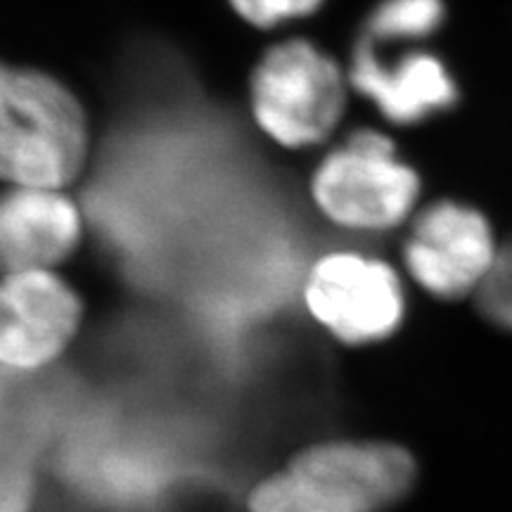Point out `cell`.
I'll list each match as a JSON object with an SVG mask.
<instances>
[{
    "mask_svg": "<svg viewBox=\"0 0 512 512\" xmlns=\"http://www.w3.org/2000/svg\"><path fill=\"white\" fill-rule=\"evenodd\" d=\"M351 512H384L408 496L415 460L384 441H323L287 465Z\"/></svg>",
    "mask_w": 512,
    "mask_h": 512,
    "instance_id": "ba28073f",
    "label": "cell"
},
{
    "mask_svg": "<svg viewBox=\"0 0 512 512\" xmlns=\"http://www.w3.org/2000/svg\"><path fill=\"white\" fill-rule=\"evenodd\" d=\"M311 316L347 344L387 339L403 318V290L394 268L356 252L320 256L306 275Z\"/></svg>",
    "mask_w": 512,
    "mask_h": 512,
    "instance_id": "277c9868",
    "label": "cell"
},
{
    "mask_svg": "<svg viewBox=\"0 0 512 512\" xmlns=\"http://www.w3.org/2000/svg\"><path fill=\"white\" fill-rule=\"evenodd\" d=\"M323 3L325 0H228L230 10L259 31H271L292 19L309 17Z\"/></svg>",
    "mask_w": 512,
    "mask_h": 512,
    "instance_id": "4fadbf2b",
    "label": "cell"
},
{
    "mask_svg": "<svg viewBox=\"0 0 512 512\" xmlns=\"http://www.w3.org/2000/svg\"><path fill=\"white\" fill-rule=\"evenodd\" d=\"M420 178L399 157L394 140L361 128L320 159L311 176V200L339 228H396L418 202Z\"/></svg>",
    "mask_w": 512,
    "mask_h": 512,
    "instance_id": "3957f363",
    "label": "cell"
},
{
    "mask_svg": "<svg viewBox=\"0 0 512 512\" xmlns=\"http://www.w3.org/2000/svg\"><path fill=\"white\" fill-rule=\"evenodd\" d=\"M349 86L394 124H418L453 107L458 88L444 62L413 43H373L356 38Z\"/></svg>",
    "mask_w": 512,
    "mask_h": 512,
    "instance_id": "52a82bcc",
    "label": "cell"
},
{
    "mask_svg": "<svg viewBox=\"0 0 512 512\" xmlns=\"http://www.w3.org/2000/svg\"><path fill=\"white\" fill-rule=\"evenodd\" d=\"M475 294L482 316L498 328L512 332V240L498 247L494 264Z\"/></svg>",
    "mask_w": 512,
    "mask_h": 512,
    "instance_id": "7c38bea8",
    "label": "cell"
},
{
    "mask_svg": "<svg viewBox=\"0 0 512 512\" xmlns=\"http://www.w3.org/2000/svg\"><path fill=\"white\" fill-rule=\"evenodd\" d=\"M91 155V121L57 76L0 62V183L67 190Z\"/></svg>",
    "mask_w": 512,
    "mask_h": 512,
    "instance_id": "6da1fadb",
    "label": "cell"
},
{
    "mask_svg": "<svg viewBox=\"0 0 512 512\" xmlns=\"http://www.w3.org/2000/svg\"><path fill=\"white\" fill-rule=\"evenodd\" d=\"M81 320L76 292L53 271L0 275V363L36 370L69 347Z\"/></svg>",
    "mask_w": 512,
    "mask_h": 512,
    "instance_id": "8992f818",
    "label": "cell"
},
{
    "mask_svg": "<svg viewBox=\"0 0 512 512\" xmlns=\"http://www.w3.org/2000/svg\"><path fill=\"white\" fill-rule=\"evenodd\" d=\"M249 512H351L309 479L285 467L261 479L249 494Z\"/></svg>",
    "mask_w": 512,
    "mask_h": 512,
    "instance_id": "8fae6325",
    "label": "cell"
},
{
    "mask_svg": "<svg viewBox=\"0 0 512 512\" xmlns=\"http://www.w3.org/2000/svg\"><path fill=\"white\" fill-rule=\"evenodd\" d=\"M349 76L309 38H287L264 50L249 76L256 128L285 150H304L332 136L344 117Z\"/></svg>",
    "mask_w": 512,
    "mask_h": 512,
    "instance_id": "7a4b0ae2",
    "label": "cell"
},
{
    "mask_svg": "<svg viewBox=\"0 0 512 512\" xmlns=\"http://www.w3.org/2000/svg\"><path fill=\"white\" fill-rule=\"evenodd\" d=\"M444 22L441 0H380L358 38L373 43H418Z\"/></svg>",
    "mask_w": 512,
    "mask_h": 512,
    "instance_id": "30bf717a",
    "label": "cell"
},
{
    "mask_svg": "<svg viewBox=\"0 0 512 512\" xmlns=\"http://www.w3.org/2000/svg\"><path fill=\"white\" fill-rule=\"evenodd\" d=\"M496 252L494 230L482 211L444 200L415 216L403 261L415 283L434 297L460 299L477 292Z\"/></svg>",
    "mask_w": 512,
    "mask_h": 512,
    "instance_id": "5b68a950",
    "label": "cell"
},
{
    "mask_svg": "<svg viewBox=\"0 0 512 512\" xmlns=\"http://www.w3.org/2000/svg\"><path fill=\"white\" fill-rule=\"evenodd\" d=\"M81 233V209L64 190H0V275L50 271L79 247Z\"/></svg>",
    "mask_w": 512,
    "mask_h": 512,
    "instance_id": "9c48e42d",
    "label": "cell"
}]
</instances>
